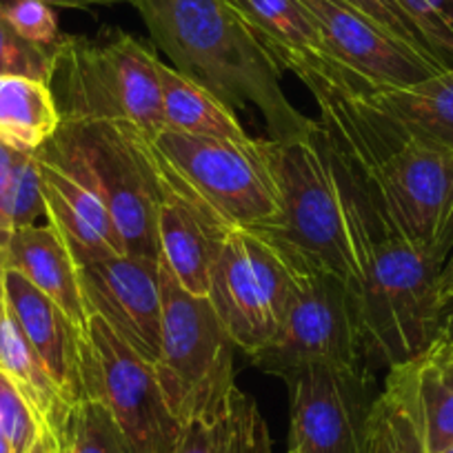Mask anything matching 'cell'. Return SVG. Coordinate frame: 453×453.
Returning a JSON list of instances; mask_svg holds the SVG:
<instances>
[{
	"mask_svg": "<svg viewBox=\"0 0 453 453\" xmlns=\"http://www.w3.org/2000/svg\"><path fill=\"white\" fill-rule=\"evenodd\" d=\"M320 109L331 150L356 173L395 232L426 251L453 250V147L409 132L372 98L369 85L325 51H278Z\"/></svg>",
	"mask_w": 453,
	"mask_h": 453,
	"instance_id": "6da1fadb",
	"label": "cell"
},
{
	"mask_svg": "<svg viewBox=\"0 0 453 453\" xmlns=\"http://www.w3.org/2000/svg\"><path fill=\"white\" fill-rule=\"evenodd\" d=\"M329 151L345 200L356 260L351 289L367 354L391 369L418 358L440 338L447 313L440 298V273L449 256L404 241L331 145Z\"/></svg>",
	"mask_w": 453,
	"mask_h": 453,
	"instance_id": "7a4b0ae2",
	"label": "cell"
},
{
	"mask_svg": "<svg viewBox=\"0 0 453 453\" xmlns=\"http://www.w3.org/2000/svg\"><path fill=\"white\" fill-rule=\"evenodd\" d=\"M154 45L178 72L207 87L232 109L263 116L272 141L316 127L282 89V67L226 0H129Z\"/></svg>",
	"mask_w": 453,
	"mask_h": 453,
	"instance_id": "3957f363",
	"label": "cell"
},
{
	"mask_svg": "<svg viewBox=\"0 0 453 453\" xmlns=\"http://www.w3.org/2000/svg\"><path fill=\"white\" fill-rule=\"evenodd\" d=\"M160 63L147 42L119 29L98 38L63 36L50 78L60 119L127 125L154 138L165 129Z\"/></svg>",
	"mask_w": 453,
	"mask_h": 453,
	"instance_id": "277c9868",
	"label": "cell"
},
{
	"mask_svg": "<svg viewBox=\"0 0 453 453\" xmlns=\"http://www.w3.org/2000/svg\"><path fill=\"white\" fill-rule=\"evenodd\" d=\"M269 158L280 207L269 236L300 267L335 273L351 285L356 260L345 200L320 123L303 136L269 141Z\"/></svg>",
	"mask_w": 453,
	"mask_h": 453,
	"instance_id": "5b68a950",
	"label": "cell"
},
{
	"mask_svg": "<svg viewBox=\"0 0 453 453\" xmlns=\"http://www.w3.org/2000/svg\"><path fill=\"white\" fill-rule=\"evenodd\" d=\"M150 142L167 178L225 229H276L280 207L269 141H222L163 129Z\"/></svg>",
	"mask_w": 453,
	"mask_h": 453,
	"instance_id": "8992f818",
	"label": "cell"
},
{
	"mask_svg": "<svg viewBox=\"0 0 453 453\" xmlns=\"http://www.w3.org/2000/svg\"><path fill=\"white\" fill-rule=\"evenodd\" d=\"M45 145L89 178L123 238L125 254L160 260L156 222L163 180L150 138L127 125L63 120Z\"/></svg>",
	"mask_w": 453,
	"mask_h": 453,
	"instance_id": "52a82bcc",
	"label": "cell"
},
{
	"mask_svg": "<svg viewBox=\"0 0 453 453\" xmlns=\"http://www.w3.org/2000/svg\"><path fill=\"white\" fill-rule=\"evenodd\" d=\"M163 325L156 378L180 425L213 413L236 389L234 342L211 303L182 289L160 265Z\"/></svg>",
	"mask_w": 453,
	"mask_h": 453,
	"instance_id": "ba28073f",
	"label": "cell"
},
{
	"mask_svg": "<svg viewBox=\"0 0 453 453\" xmlns=\"http://www.w3.org/2000/svg\"><path fill=\"white\" fill-rule=\"evenodd\" d=\"M300 265L269 234L232 226L222 236L209 278V303L234 345L256 356L285 322Z\"/></svg>",
	"mask_w": 453,
	"mask_h": 453,
	"instance_id": "9c48e42d",
	"label": "cell"
},
{
	"mask_svg": "<svg viewBox=\"0 0 453 453\" xmlns=\"http://www.w3.org/2000/svg\"><path fill=\"white\" fill-rule=\"evenodd\" d=\"M82 398L103 404L141 453H173L182 425L169 409L154 365L109 329L87 318L81 345Z\"/></svg>",
	"mask_w": 453,
	"mask_h": 453,
	"instance_id": "30bf717a",
	"label": "cell"
},
{
	"mask_svg": "<svg viewBox=\"0 0 453 453\" xmlns=\"http://www.w3.org/2000/svg\"><path fill=\"white\" fill-rule=\"evenodd\" d=\"M365 354L367 342L349 282L303 267L280 331L251 363L285 380L311 365H360Z\"/></svg>",
	"mask_w": 453,
	"mask_h": 453,
	"instance_id": "8fae6325",
	"label": "cell"
},
{
	"mask_svg": "<svg viewBox=\"0 0 453 453\" xmlns=\"http://www.w3.org/2000/svg\"><path fill=\"white\" fill-rule=\"evenodd\" d=\"M289 387L287 453H365L376 391L360 365H311L285 378Z\"/></svg>",
	"mask_w": 453,
	"mask_h": 453,
	"instance_id": "7c38bea8",
	"label": "cell"
},
{
	"mask_svg": "<svg viewBox=\"0 0 453 453\" xmlns=\"http://www.w3.org/2000/svg\"><path fill=\"white\" fill-rule=\"evenodd\" d=\"M82 300L147 363L156 365L163 325L160 260L116 254L78 267Z\"/></svg>",
	"mask_w": 453,
	"mask_h": 453,
	"instance_id": "4fadbf2b",
	"label": "cell"
},
{
	"mask_svg": "<svg viewBox=\"0 0 453 453\" xmlns=\"http://www.w3.org/2000/svg\"><path fill=\"white\" fill-rule=\"evenodd\" d=\"M320 34L325 54L378 87H403L444 72L349 7L345 0H298Z\"/></svg>",
	"mask_w": 453,
	"mask_h": 453,
	"instance_id": "5bb4252c",
	"label": "cell"
},
{
	"mask_svg": "<svg viewBox=\"0 0 453 453\" xmlns=\"http://www.w3.org/2000/svg\"><path fill=\"white\" fill-rule=\"evenodd\" d=\"M36 158L41 165L47 225L63 238L78 267L125 254L123 238L89 178L50 145H42Z\"/></svg>",
	"mask_w": 453,
	"mask_h": 453,
	"instance_id": "9a60e30c",
	"label": "cell"
},
{
	"mask_svg": "<svg viewBox=\"0 0 453 453\" xmlns=\"http://www.w3.org/2000/svg\"><path fill=\"white\" fill-rule=\"evenodd\" d=\"M158 172L163 180L156 222L160 265L182 289L207 298L213 260L226 229L172 178H167L160 165Z\"/></svg>",
	"mask_w": 453,
	"mask_h": 453,
	"instance_id": "2e32d148",
	"label": "cell"
},
{
	"mask_svg": "<svg viewBox=\"0 0 453 453\" xmlns=\"http://www.w3.org/2000/svg\"><path fill=\"white\" fill-rule=\"evenodd\" d=\"M5 298L12 318L54 380L72 403L82 398L81 345L82 329L23 273L5 267Z\"/></svg>",
	"mask_w": 453,
	"mask_h": 453,
	"instance_id": "e0dca14e",
	"label": "cell"
},
{
	"mask_svg": "<svg viewBox=\"0 0 453 453\" xmlns=\"http://www.w3.org/2000/svg\"><path fill=\"white\" fill-rule=\"evenodd\" d=\"M0 260L3 267L16 269L36 289L50 296L81 329L87 325L89 313L82 300L78 265L54 226L34 225L16 229Z\"/></svg>",
	"mask_w": 453,
	"mask_h": 453,
	"instance_id": "ac0fdd59",
	"label": "cell"
},
{
	"mask_svg": "<svg viewBox=\"0 0 453 453\" xmlns=\"http://www.w3.org/2000/svg\"><path fill=\"white\" fill-rule=\"evenodd\" d=\"M160 91L163 127L169 132L222 141L251 138L229 104L222 103L213 91L196 82L194 78L165 63H160Z\"/></svg>",
	"mask_w": 453,
	"mask_h": 453,
	"instance_id": "d6986e66",
	"label": "cell"
},
{
	"mask_svg": "<svg viewBox=\"0 0 453 453\" xmlns=\"http://www.w3.org/2000/svg\"><path fill=\"white\" fill-rule=\"evenodd\" d=\"M173 453H272V438L258 404L236 387L220 409L182 425Z\"/></svg>",
	"mask_w": 453,
	"mask_h": 453,
	"instance_id": "ffe728a7",
	"label": "cell"
},
{
	"mask_svg": "<svg viewBox=\"0 0 453 453\" xmlns=\"http://www.w3.org/2000/svg\"><path fill=\"white\" fill-rule=\"evenodd\" d=\"M395 369L411 389L429 453L453 447V342L435 340L418 358Z\"/></svg>",
	"mask_w": 453,
	"mask_h": 453,
	"instance_id": "44dd1931",
	"label": "cell"
},
{
	"mask_svg": "<svg viewBox=\"0 0 453 453\" xmlns=\"http://www.w3.org/2000/svg\"><path fill=\"white\" fill-rule=\"evenodd\" d=\"M0 369L16 382L32 404L42 425V434L50 438L56 435L73 403L65 395L41 356L29 345L10 309L0 320Z\"/></svg>",
	"mask_w": 453,
	"mask_h": 453,
	"instance_id": "7402d4cb",
	"label": "cell"
},
{
	"mask_svg": "<svg viewBox=\"0 0 453 453\" xmlns=\"http://www.w3.org/2000/svg\"><path fill=\"white\" fill-rule=\"evenodd\" d=\"M372 98L391 119L422 138L453 147V69L403 87L369 85Z\"/></svg>",
	"mask_w": 453,
	"mask_h": 453,
	"instance_id": "603a6c76",
	"label": "cell"
},
{
	"mask_svg": "<svg viewBox=\"0 0 453 453\" xmlns=\"http://www.w3.org/2000/svg\"><path fill=\"white\" fill-rule=\"evenodd\" d=\"M60 123L58 104L47 82L0 76V142L34 154L58 132Z\"/></svg>",
	"mask_w": 453,
	"mask_h": 453,
	"instance_id": "cb8c5ba5",
	"label": "cell"
},
{
	"mask_svg": "<svg viewBox=\"0 0 453 453\" xmlns=\"http://www.w3.org/2000/svg\"><path fill=\"white\" fill-rule=\"evenodd\" d=\"M365 453H429L411 389L395 367L373 403Z\"/></svg>",
	"mask_w": 453,
	"mask_h": 453,
	"instance_id": "d4e9b609",
	"label": "cell"
},
{
	"mask_svg": "<svg viewBox=\"0 0 453 453\" xmlns=\"http://www.w3.org/2000/svg\"><path fill=\"white\" fill-rule=\"evenodd\" d=\"M269 54L276 51H325L313 25L298 0H226Z\"/></svg>",
	"mask_w": 453,
	"mask_h": 453,
	"instance_id": "484cf974",
	"label": "cell"
},
{
	"mask_svg": "<svg viewBox=\"0 0 453 453\" xmlns=\"http://www.w3.org/2000/svg\"><path fill=\"white\" fill-rule=\"evenodd\" d=\"M50 442L54 453H141L111 413L89 398L72 404Z\"/></svg>",
	"mask_w": 453,
	"mask_h": 453,
	"instance_id": "4316f807",
	"label": "cell"
},
{
	"mask_svg": "<svg viewBox=\"0 0 453 453\" xmlns=\"http://www.w3.org/2000/svg\"><path fill=\"white\" fill-rule=\"evenodd\" d=\"M56 47L36 45L20 36L0 7V76H25L50 85Z\"/></svg>",
	"mask_w": 453,
	"mask_h": 453,
	"instance_id": "83f0119b",
	"label": "cell"
},
{
	"mask_svg": "<svg viewBox=\"0 0 453 453\" xmlns=\"http://www.w3.org/2000/svg\"><path fill=\"white\" fill-rule=\"evenodd\" d=\"M7 225L12 234L16 229L34 225H47V207L42 196L41 165H38L36 151H25L12 178L10 196H7Z\"/></svg>",
	"mask_w": 453,
	"mask_h": 453,
	"instance_id": "f1b7e54d",
	"label": "cell"
},
{
	"mask_svg": "<svg viewBox=\"0 0 453 453\" xmlns=\"http://www.w3.org/2000/svg\"><path fill=\"white\" fill-rule=\"evenodd\" d=\"M0 425L10 438L14 453H29V449L42 435V425L36 411L3 369H0Z\"/></svg>",
	"mask_w": 453,
	"mask_h": 453,
	"instance_id": "f546056e",
	"label": "cell"
},
{
	"mask_svg": "<svg viewBox=\"0 0 453 453\" xmlns=\"http://www.w3.org/2000/svg\"><path fill=\"white\" fill-rule=\"evenodd\" d=\"M442 69H453V0H403Z\"/></svg>",
	"mask_w": 453,
	"mask_h": 453,
	"instance_id": "4dcf8cb0",
	"label": "cell"
},
{
	"mask_svg": "<svg viewBox=\"0 0 453 453\" xmlns=\"http://www.w3.org/2000/svg\"><path fill=\"white\" fill-rule=\"evenodd\" d=\"M345 3L349 7H354L356 12H360L363 16H367L372 23H376L380 29H385L387 34H391V36L398 38L400 42L411 47L413 51H418V54H422L425 58H429L431 63L438 65V60L431 54L429 42L425 41V36H422V32L418 29V25L413 23L411 14H409L407 7L403 5V0H345Z\"/></svg>",
	"mask_w": 453,
	"mask_h": 453,
	"instance_id": "1f68e13d",
	"label": "cell"
},
{
	"mask_svg": "<svg viewBox=\"0 0 453 453\" xmlns=\"http://www.w3.org/2000/svg\"><path fill=\"white\" fill-rule=\"evenodd\" d=\"M0 7L5 12L12 27L36 45L56 47L63 38L54 5H50L47 0H12Z\"/></svg>",
	"mask_w": 453,
	"mask_h": 453,
	"instance_id": "d6a6232c",
	"label": "cell"
},
{
	"mask_svg": "<svg viewBox=\"0 0 453 453\" xmlns=\"http://www.w3.org/2000/svg\"><path fill=\"white\" fill-rule=\"evenodd\" d=\"M25 151L14 150V147L0 142V254L5 251L7 242L12 238V229L7 225V196H10L12 178H14V169L19 165L20 156Z\"/></svg>",
	"mask_w": 453,
	"mask_h": 453,
	"instance_id": "836d02e7",
	"label": "cell"
},
{
	"mask_svg": "<svg viewBox=\"0 0 453 453\" xmlns=\"http://www.w3.org/2000/svg\"><path fill=\"white\" fill-rule=\"evenodd\" d=\"M440 298H442L444 309H449L453 304V250L449 254L447 263H444L442 273H440Z\"/></svg>",
	"mask_w": 453,
	"mask_h": 453,
	"instance_id": "e575fe53",
	"label": "cell"
},
{
	"mask_svg": "<svg viewBox=\"0 0 453 453\" xmlns=\"http://www.w3.org/2000/svg\"><path fill=\"white\" fill-rule=\"evenodd\" d=\"M12 0H0V5H7ZM54 7H69V10H89L100 5H116V0H47Z\"/></svg>",
	"mask_w": 453,
	"mask_h": 453,
	"instance_id": "d590c367",
	"label": "cell"
},
{
	"mask_svg": "<svg viewBox=\"0 0 453 453\" xmlns=\"http://www.w3.org/2000/svg\"><path fill=\"white\" fill-rule=\"evenodd\" d=\"M444 342H453V304L447 309V316H444V325L442 331H440V338Z\"/></svg>",
	"mask_w": 453,
	"mask_h": 453,
	"instance_id": "8d00e7d4",
	"label": "cell"
},
{
	"mask_svg": "<svg viewBox=\"0 0 453 453\" xmlns=\"http://www.w3.org/2000/svg\"><path fill=\"white\" fill-rule=\"evenodd\" d=\"M7 311V298H5V267H3V260H0V320Z\"/></svg>",
	"mask_w": 453,
	"mask_h": 453,
	"instance_id": "74e56055",
	"label": "cell"
},
{
	"mask_svg": "<svg viewBox=\"0 0 453 453\" xmlns=\"http://www.w3.org/2000/svg\"><path fill=\"white\" fill-rule=\"evenodd\" d=\"M29 453H54V447H51L50 438H47V435L42 434L41 440H38V442L34 444L32 449H29Z\"/></svg>",
	"mask_w": 453,
	"mask_h": 453,
	"instance_id": "f35d334b",
	"label": "cell"
},
{
	"mask_svg": "<svg viewBox=\"0 0 453 453\" xmlns=\"http://www.w3.org/2000/svg\"><path fill=\"white\" fill-rule=\"evenodd\" d=\"M0 453H14V451H12L10 438H7V434H5V429H3V425H0Z\"/></svg>",
	"mask_w": 453,
	"mask_h": 453,
	"instance_id": "ab89813d",
	"label": "cell"
},
{
	"mask_svg": "<svg viewBox=\"0 0 453 453\" xmlns=\"http://www.w3.org/2000/svg\"><path fill=\"white\" fill-rule=\"evenodd\" d=\"M440 453H453V447H449V449H444V451H440Z\"/></svg>",
	"mask_w": 453,
	"mask_h": 453,
	"instance_id": "60d3db41",
	"label": "cell"
},
{
	"mask_svg": "<svg viewBox=\"0 0 453 453\" xmlns=\"http://www.w3.org/2000/svg\"><path fill=\"white\" fill-rule=\"evenodd\" d=\"M116 3H129V0H116Z\"/></svg>",
	"mask_w": 453,
	"mask_h": 453,
	"instance_id": "b9f144b4",
	"label": "cell"
}]
</instances>
